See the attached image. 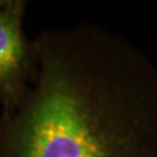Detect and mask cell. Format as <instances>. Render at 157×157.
<instances>
[{
  "label": "cell",
  "mask_w": 157,
  "mask_h": 157,
  "mask_svg": "<svg viewBox=\"0 0 157 157\" xmlns=\"http://www.w3.org/2000/svg\"><path fill=\"white\" fill-rule=\"evenodd\" d=\"M27 1L0 0V107L8 113L21 102L37 65L35 41L27 37Z\"/></svg>",
  "instance_id": "cell-2"
},
{
  "label": "cell",
  "mask_w": 157,
  "mask_h": 157,
  "mask_svg": "<svg viewBox=\"0 0 157 157\" xmlns=\"http://www.w3.org/2000/svg\"><path fill=\"white\" fill-rule=\"evenodd\" d=\"M19 106L0 112V157H157V70L95 25L47 30Z\"/></svg>",
  "instance_id": "cell-1"
}]
</instances>
